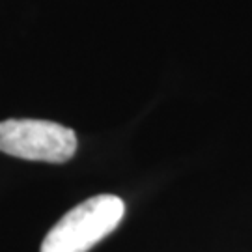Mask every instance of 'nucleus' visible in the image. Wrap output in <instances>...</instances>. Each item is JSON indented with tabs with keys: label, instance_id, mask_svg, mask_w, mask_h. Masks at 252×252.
<instances>
[{
	"label": "nucleus",
	"instance_id": "nucleus-1",
	"mask_svg": "<svg viewBox=\"0 0 252 252\" xmlns=\"http://www.w3.org/2000/svg\"><path fill=\"white\" fill-rule=\"evenodd\" d=\"M126 215L124 200L114 194H97L75 206L51 228L41 252H88L114 232Z\"/></svg>",
	"mask_w": 252,
	"mask_h": 252
},
{
	"label": "nucleus",
	"instance_id": "nucleus-2",
	"mask_svg": "<svg viewBox=\"0 0 252 252\" xmlns=\"http://www.w3.org/2000/svg\"><path fill=\"white\" fill-rule=\"evenodd\" d=\"M0 152L27 161L65 162L77 152V136L69 127L47 120L0 122Z\"/></svg>",
	"mask_w": 252,
	"mask_h": 252
}]
</instances>
